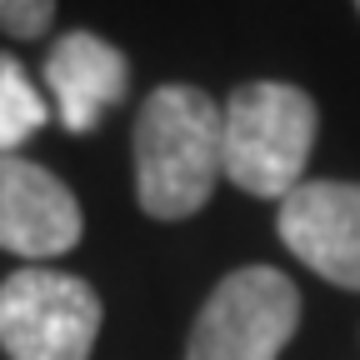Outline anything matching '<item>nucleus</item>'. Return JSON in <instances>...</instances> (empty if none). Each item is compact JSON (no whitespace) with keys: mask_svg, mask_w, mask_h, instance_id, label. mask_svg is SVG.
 <instances>
[{"mask_svg":"<svg viewBox=\"0 0 360 360\" xmlns=\"http://www.w3.org/2000/svg\"><path fill=\"white\" fill-rule=\"evenodd\" d=\"M225 180L220 105L200 85H160L135 115V195L150 220H191Z\"/></svg>","mask_w":360,"mask_h":360,"instance_id":"nucleus-1","label":"nucleus"},{"mask_svg":"<svg viewBox=\"0 0 360 360\" xmlns=\"http://www.w3.org/2000/svg\"><path fill=\"white\" fill-rule=\"evenodd\" d=\"M315 101L285 80L236 85L220 105V165L225 180L260 200H285L310 165L315 150Z\"/></svg>","mask_w":360,"mask_h":360,"instance_id":"nucleus-2","label":"nucleus"},{"mask_svg":"<svg viewBox=\"0 0 360 360\" xmlns=\"http://www.w3.org/2000/svg\"><path fill=\"white\" fill-rule=\"evenodd\" d=\"M300 326V290L276 265L231 270L200 305L186 360H281Z\"/></svg>","mask_w":360,"mask_h":360,"instance_id":"nucleus-3","label":"nucleus"},{"mask_svg":"<svg viewBox=\"0 0 360 360\" xmlns=\"http://www.w3.org/2000/svg\"><path fill=\"white\" fill-rule=\"evenodd\" d=\"M101 315V295L65 270L20 265L0 281V345L11 360H90Z\"/></svg>","mask_w":360,"mask_h":360,"instance_id":"nucleus-4","label":"nucleus"},{"mask_svg":"<svg viewBox=\"0 0 360 360\" xmlns=\"http://www.w3.org/2000/svg\"><path fill=\"white\" fill-rule=\"evenodd\" d=\"M276 205L285 250L321 281L360 290V180H300Z\"/></svg>","mask_w":360,"mask_h":360,"instance_id":"nucleus-5","label":"nucleus"},{"mask_svg":"<svg viewBox=\"0 0 360 360\" xmlns=\"http://www.w3.org/2000/svg\"><path fill=\"white\" fill-rule=\"evenodd\" d=\"M85 236V215L70 186L35 160L0 155V250L20 260H56Z\"/></svg>","mask_w":360,"mask_h":360,"instance_id":"nucleus-6","label":"nucleus"},{"mask_svg":"<svg viewBox=\"0 0 360 360\" xmlns=\"http://www.w3.org/2000/svg\"><path fill=\"white\" fill-rule=\"evenodd\" d=\"M45 90L56 101V115L70 135H90L110 105L125 101L130 90V60L115 51L110 40L70 30L51 45L45 56Z\"/></svg>","mask_w":360,"mask_h":360,"instance_id":"nucleus-7","label":"nucleus"},{"mask_svg":"<svg viewBox=\"0 0 360 360\" xmlns=\"http://www.w3.org/2000/svg\"><path fill=\"white\" fill-rule=\"evenodd\" d=\"M45 120H51V105L40 101L25 65L15 56H0V155H15V146H25Z\"/></svg>","mask_w":360,"mask_h":360,"instance_id":"nucleus-8","label":"nucleus"},{"mask_svg":"<svg viewBox=\"0 0 360 360\" xmlns=\"http://www.w3.org/2000/svg\"><path fill=\"white\" fill-rule=\"evenodd\" d=\"M56 20V0H0V30L15 40H40Z\"/></svg>","mask_w":360,"mask_h":360,"instance_id":"nucleus-9","label":"nucleus"},{"mask_svg":"<svg viewBox=\"0 0 360 360\" xmlns=\"http://www.w3.org/2000/svg\"><path fill=\"white\" fill-rule=\"evenodd\" d=\"M355 11H360V0H355Z\"/></svg>","mask_w":360,"mask_h":360,"instance_id":"nucleus-10","label":"nucleus"}]
</instances>
